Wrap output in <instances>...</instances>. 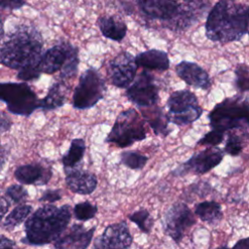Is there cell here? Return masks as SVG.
I'll use <instances>...</instances> for the list:
<instances>
[{"label": "cell", "mask_w": 249, "mask_h": 249, "mask_svg": "<svg viewBox=\"0 0 249 249\" xmlns=\"http://www.w3.org/2000/svg\"><path fill=\"white\" fill-rule=\"evenodd\" d=\"M26 5L25 1L20 0H4L1 3L2 10H17Z\"/></svg>", "instance_id": "d590c367"}, {"label": "cell", "mask_w": 249, "mask_h": 249, "mask_svg": "<svg viewBox=\"0 0 249 249\" xmlns=\"http://www.w3.org/2000/svg\"><path fill=\"white\" fill-rule=\"evenodd\" d=\"M195 214L198 216L201 221L208 224H216L223 217L221 205L214 200H206L197 203L195 207Z\"/></svg>", "instance_id": "cb8c5ba5"}, {"label": "cell", "mask_w": 249, "mask_h": 249, "mask_svg": "<svg viewBox=\"0 0 249 249\" xmlns=\"http://www.w3.org/2000/svg\"><path fill=\"white\" fill-rule=\"evenodd\" d=\"M232 249H249V237L239 239L235 242Z\"/></svg>", "instance_id": "f35d334b"}, {"label": "cell", "mask_w": 249, "mask_h": 249, "mask_svg": "<svg viewBox=\"0 0 249 249\" xmlns=\"http://www.w3.org/2000/svg\"><path fill=\"white\" fill-rule=\"evenodd\" d=\"M242 149H243L242 138L235 133H230L228 135V139L225 145V152L232 157H235L241 153Z\"/></svg>", "instance_id": "4dcf8cb0"}, {"label": "cell", "mask_w": 249, "mask_h": 249, "mask_svg": "<svg viewBox=\"0 0 249 249\" xmlns=\"http://www.w3.org/2000/svg\"><path fill=\"white\" fill-rule=\"evenodd\" d=\"M138 66L149 70L164 71L169 68V58L165 52L160 50H148L135 56Z\"/></svg>", "instance_id": "7402d4cb"}, {"label": "cell", "mask_w": 249, "mask_h": 249, "mask_svg": "<svg viewBox=\"0 0 249 249\" xmlns=\"http://www.w3.org/2000/svg\"><path fill=\"white\" fill-rule=\"evenodd\" d=\"M0 98L10 113L28 117L37 108L40 100L34 90L26 83H2Z\"/></svg>", "instance_id": "ba28073f"}, {"label": "cell", "mask_w": 249, "mask_h": 249, "mask_svg": "<svg viewBox=\"0 0 249 249\" xmlns=\"http://www.w3.org/2000/svg\"><path fill=\"white\" fill-rule=\"evenodd\" d=\"M133 237L125 221L114 223L105 228L93 244L92 249H130Z\"/></svg>", "instance_id": "9a60e30c"}, {"label": "cell", "mask_w": 249, "mask_h": 249, "mask_svg": "<svg viewBox=\"0 0 249 249\" xmlns=\"http://www.w3.org/2000/svg\"><path fill=\"white\" fill-rule=\"evenodd\" d=\"M32 212V206L29 204H20L16 206L5 218L3 222V228L9 231H12L29 217V214Z\"/></svg>", "instance_id": "484cf974"}, {"label": "cell", "mask_w": 249, "mask_h": 249, "mask_svg": "<svg viewBox=\"0 0 249 249\" xmlns=\"http://www.w3.org/2000/svg\"><path fill=\"white\" fill-rule=\"evenodd\" d=\"M121 162L130 169H142L147 161L148 158L140 153L134 151H124L120 156Z\"/></svg>", "instance_id": "83f0119b"}, {"label": "cell", "mask_w": 249, "mask_h": 249, "mask_svg": "<svg viewBox=\"0 0 249 249\" xmlns=\"http://www.w3.org/2000/svg\"><path fill=\"white\" fill-rule=\"evenodd\" d=\"M101 34L113 41L122 42L126 35V23L116 16H102L97 19Z\"/></svg>", "instance_id": "44dd1931"}, {"label": "cell", "mask_w": 249, "mask_h": 249, "mask_svg": "<svg viewBox=\"0 0 249 249\" xmlns=\"http://www.w3.org/2000/svg\"><path fill=\"white\" fill-rule=\"evenodd\" d=\"M235 87L240 91L249 90V69L244 64H239L235 69Z\"/></svg>", "instance_id": "1f68e13d"}, {"label": "cell", "mask_w": 249, "mask_h": 249, "mask_svg": "<svg viewBox=\"0 0 249 249\" xmlns=\"http://www.w3.org/2000/svg\"><path fill=\"white\" fill-rule=\"evenodd\" d=\"M126 97L139 107H151L157 105L159 100V86L155 77L143 70L134 82L126 89Z\"/></svg>", "instance_id": "7c38bea8"}, {"label": "cell", "mask_w": 249, "mask_h": 249, "mask_svg": "<svg viewBox=\"0 0 249 249\" xmlns=\"http://www.w3.org/2000/svg\"><path fill=\"white\" fill-rule=\"evenodd\" d=\"M79 50L68 42H61L48 49L41 56L38 68L41 73L60 72L63 80L76 76L79 65Z\"/></svg>", "instance_id": "8992f818"}, {"label": "cell", "mask_w": 249, "mask_h": 249, "mask_svg": "<svg viewBox=\"0 0 249 249\" xmlns=\"http://www.w3.org/2000/svg\"><path fill=\"white\" fill-rule=\"evenodd\" d=\"M247 32H248V34H249V26H248V31H247Z\"/></svg>", "instance_id": "b9f144b4"}, {"label": "cell", "mask_w": 249, "mask_h": 249, "mask_svg": "<svg viewBox=\"0 0 249 249\" xmlns=\"http://www.w3.org/2000/svg\"><path fill=\"white\" fill-rule=\"evenodd\" d=\"M95 227L87 230L82 224H74L71 228L64 231L63 234L55 240L53 244L54 249H87L90 244Z\"/></svg>", "instance_id": "2e32d148"}, {"label": "cell", "mask_w": 249, "mask_h": 249, "mask_svg": "<svg viewBox=\"0 0 249 249\" xmlns=\"http://www.w3.org/2000/svg\"><path fill=\"white\" fill-rule=\"evenodd\" d=\"M16 179L24 185H46L52 175L51 167H47L40 162H33L19 165L14 173Z\"/></svg>", "instance_id": "d6986e66"}, {"label": "cell", "mask_w": 249, "mask_h": 249, "mask_svg": "<svg viewBox=\"0 0 249 249\" xmlns=\"http://www.w3.org/2000/svg\"><path fill=\"white\" fill-rule=\"evenodd\" d=\"M41 75V71L38 66H28L18 71V78L23 81H33L37 80Z\"/></svg>", "instance_id": "836d02e7"}, {"label": "cell", "mask_w": 249, "mask_h": 249, "mask_svg": "<svg viewBox=\"0 0 249 249\" xmlns=\"http://www.w3.org/2000/svg\"><path fill=\"white\" fill-rule=\"evenodd\" d=\"M212 129L226 132L235 128H249V99L233 96L218 103L208 114Z\"/></svg>", "instance_id": "5b68a950"}, {"label": "cell", "mask_w": 249, "mask_h": 249, "mask_svg": "<svg viewBox=\"0 0 249 249\" xmlns=\"http://www.w3.org/2000/svg\"><path fill=\"white\" fill-rule=\"evenodd\" d=\"M65 85L62 82H56L50 87L47 95L43 99H40L39 108L45 111H52L62 107L65 104Z\"/></svg>", "instance_id": "603a6c76"}, {"label": "cell", "mask_w": 249, "mask_h": 249, "mask_svg": "<svg viewBox=\"0 0 249 249\" xmlns=\"http://www.w3.org/2000/svg\"><path fill=\"white\" fill-rule=\"evenodd\" d=\"M62 195L60 190H47L45 191L42 196L39 198V201H45V202H55L59 199H61Z\"/></svg>", "instance_id": "e575fe53"}, {"label": "cell", "mask_w": 249, "mask_h": 249, "mask_svg": "<svg viewBox=\"0 0 249 249\" xmlns=\"http://www.w3.org/2000/svg\"><path fill=\"white\" fill-rule=\"evenodd\" d=\"M10 205H11L10 201L6 198V196H3L1 197V218H4L5 214L7 213L8 209H9V207H10Z\"/></svg>", "instance_id": "ab89813d"}, {"label": "cell", "mask_w": 249, "mask_h": 249, "mask_svg": "<svg viewBox=\"0 0 249 249\" xmlns=\"http://www.w3.org/2000/svg\"><path fill=\"white\" fill-rule=\"evenodd\" d=\"M249 6L232 1H219L209 11L205 35L219 43L240 40L248 31Z\"/></svg>", "instance_id": "6da1fadb"}, {"label": "cell", "mask_w": 249, "mask_h": 249, "mask_svg": "<svg viewBox=\"0 0 249 249\" xmlns=\"http://www.w3.org/2000/svg\"><path fill=\"white\" fill-rule=\"evenodd\" d=\"M65 183L70 191L78 195H90L96 189V176L81 168H65Z\"/></svg>", "instance_id": "e0dca14e"}, {"label": "cell", "mask_w": 249, "mask_h": 249, "mask_svg": "<svg viewBox=\"0 0 249 249\" xmlns=\"http://www.w3.org/2000/svg\"><path fill=\"white\" fill-rule=\"evenodd\" d=\"M216 249H231V248H229V247H227V246H221V247H218V248H216Z\"/></svg>", "instance_id": "60d3db41"}, {"label": "cell", "mask_w": 249, "mask_h": 249, "mask_svg": "<svg viewBox=\"0 0 249 249\" xmlns=\"http://www.w3.org/2000/svg\"><path fill=\"white\" fill-rule=\"evenodd\" d=\"M145 120L138 112L129 108L117 117L111 131L105 138L106 143H113L120 148H126L146 138Z\"/></svg>", "instance_id": "52a82bcc"}, {"label": "cell", "mask_w": 249, "mask_h": 249, "mask_svg": "<svg viewBox=\"0 0 249 249\" xmlns=\"http://www.w3.org/2000/svg\"><path fill=\"white\" fill-rule=\"evenodd\" d=\"M196 224V218L187 204L175 202L164 213L162 228L166 235L179 243L185 232Z\"/></svg>", "instance_id": "8fae6325"}, {"label": "cell", "mask_w": 249, "mask_h": 249, "mask_svg": "<svg viewBox=\"0 0 249 249\" xmlns=\"http://www.w3.org/2000/svg\"><path fill=\"white\" fill-rule=\"evenodd\" d=\"M74 216L79 221H89L95 217L97 213V206L89 201H82L75 204L73 208Z\"/></svg>", "instance_id": "f1b7e54d"}, {"label": "cell", "mask_w": 249, "mask_h": 249, "mask_svg": "<svg viewBox=\"0 0 249 249\" xmlns=\"http://www.w3.org/2000/svg\"><path fill=\"white\" fill-rule=\"evenodd\" d=\"M169 121L177 125H186L198 120L203 109L199 106L196 95L189 89L172 92L167 99Z\"/></svg>", "instance_id": "30bf717a"}, {"label": "cell", "mask_w": 249, "mask_h": 249, "mask_svg": "<svg viewBox=\"0 0 249 249\" xmlns=\"http://www.w3.org/2000/svg\"><path fill=\"white\" fill-rule=\"evenodd\" d=\"M141 13L150 19L173 21L177 28L185 29L197 21L207 10L209 3L189 1L179 3L167 0L138 1Z\"/></svg>", "instance_id": "277c9868"}, {"label": "cell", "mask_w": 249, "mask_h": 249, "mask_svg": "<svg viewBox=\"0 0 249 249\" xmlns=\"http://www.w3.org/2000/svg\"><path fill=\"white\" fill-rule=\"evenodd\" d=\"M16 241L6 237L5 235H1L0 238V249H15Z\"/></svg>", "instance_id": "8d00e7d4"}, {"label": "cell", "mask_w": 249, "mask_h": 249, "mask_svg": "<svg viewBox=\"0 0 249 249\" xmlns=\"http://www.w3.org/2000/svg\"><path fill=\"white\" fill-rule=\"evenodd\" d=\"M128 219L133 222L141 231L145 233H150L153 226H154V219L152 218L150 212L145 208H140L137 211L129 214Z\"/></svg>", "instance_id": "4316f807"}, {"label": "cell", "mask_w": 249, "mask_h": 249, "mask_svg": "<svg viewBox=\"0 0 249 249\" xmlns=\"http://www.w3.org/2000/svg\"><path fill=\"white\" fill-rule=\"evenodd\" d=\"M224 158V152L217 147H208L194 154L171 173L173 176H184L190 172L204 174L217 166Z\"/></svg>", "instance_id": "4fadbf2b"}, {"label": "cell", "mask_w": 249, "mask_h": 249, "mask_svg": "<svg viewBox=\"0 0 249 249\" xmlns=\"http://www.w3.org/2000/svg\"><path fill=\"white\" fill-rule=\"evenodd\" d=\"M225 132L212 129L197 141V145L215 147L223 142Z\"/></svg>", "instance_id": "d6a6232c"}, {"label": "cell", "mask_w": 249, "mask_h": 249, "mask_svg": "<svg viewBox=\"0 0 249 249\" xmlns=\"http://www.w3.org/2000/svg\"><path fill=\"white\" fill-rule=\"evenodd\" d=\"M71 216V207L68 204H45L39 207L25 221V236L21 242L34 246L53 243L66 231Z\"/></svg>", "instance_id": "3957f363"}, {"label": "cell", "mask_w": 249, "mask_h": 249, "mask_svg": "<svg viewBox=\"0 0 249 249\" xmlns=\"http://www.w3.org/2000/svg\"><path fill=\"white\" fill-rule=\"evenodd\" d=\"M141 114L156 135L165 137L171 132L168 125L170 123L169 118L161 107L157 105L147 107L146 109H141Z\"/></svg>", "instance_id": "ffe728a7"}, {"label": "cell", "mask_w": 249, "mask_h": 249, "mask_svg": "<svg viewBox=\"0 0 249 249\" xmlns=\"http://www.w3.org/2000/svg\"><path fill=\"white\" fill-rule=\"evenodd\" d=\"M6 196L11 199L14 203L17 204H23V202L26 201L28 197V193L25 188H23L21 185H11L6 189L5 192Z\"/></svg>", "instance_id": "f546056e"}, {"label": "cell", "mask_w": 249, "mask_h": 249, "mask_svg": "<svg viewBox=\"0 0 249 249\" xmlns=\"http://www.w3.org/2000/svg\"><path fill=\"white\" fill-rule=\"evenodd\" d=\"M1 116H2L1 117V132H5L10 129L12 125V122L3 112L1 113Z\"/></svg>", "instance_id": "74e56055"}, {"label": "cell", "mask_w": 249, "mask_h": 249, "mask_svg": "<svg viewBox=\"0 0 249 249\" xmlns=\"http://www.w3.org/2000/svg\"><path fill=\"white\" fill-rule=\"evenodd\" d=\"M42 48L41 33L31 25L19 24L7 35L1 45V63L17 70L38 66Z\"/></svg>", "instance_id": "7a4b0ae2"}, {"label": "cell", "mask_w": 249, "mask_h": 249, "mask_svg": "<svg viewBox=\"0 0 249 249\" xmlns=\"http://www.w3.org/2000/svg\"><path fill=\"white\" fill-rule=\"evenodd\" d=\"M137 68L135 57L128 52H122L108 62L107 73L113 86L124 89L134 82Z\"/></svg>", "instance_id": "5bb4252c"}, {"label": "cell", "mask_w": 249, "mask_h": 249, "mask_svg": "<svg viewBox=\"0 0 249 249\" xmlns=\"http://www.w3.org/2000/svg\"><path fill=\"white\" fill-rule=\"evenodd\" d=\"M106 91L105 81L93 67L84 71L73 92V107L84 110L93 107L101 100Z\"/></svg>", "instance_id": "9c48e42d"}, {"label": "cell", "mask_w": 249, "mask_h": 249, "mask_svg": "<svg viewBox=\"0 0 249 249\" xmlns=\"http://www.w3.org/2000/svg\"><path fill=\"white\" fill-rule=\"evenodd\" d=\"M175 71L187 85L196 89H207L211 86L208 73L196 62L183 60L175 66Z\"/></svg>", "instance_id": "ac0fdd59"}, {"label": "cell", "mask_w": 249, "mask_h": 249, "mask_svg": "<svg viewBox=\"0 0 249 249\" xmlns=\"http://www.w3.org/2000/svg\"><path fill=\"white\" fill-rule=\"evenodd\" d=\"M86 152V143L82 138H74L68 151L62 156L61 161L65 168H74L83 160Z\"/></svg>", "instance_id": "d4e9b609"}]
</instances>
